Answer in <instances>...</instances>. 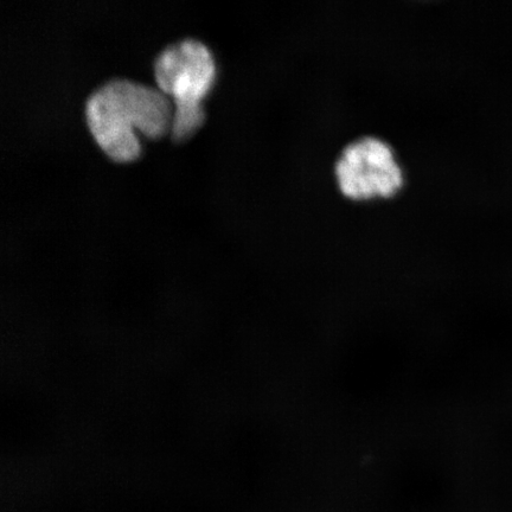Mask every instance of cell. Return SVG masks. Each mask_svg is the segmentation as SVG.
I'll return each mask as SVG.
<instances>
[{"label":"cell","instance_id":"cell-3","mask_svg":"<svg viewBox=\"0 0 512 512\" xmlns=\"http://www.w3.org/2000/svg\"><path fill=\"white\" fill-rule=\"evenodd\" d=\"M339 191L352 201L394 197L405 184L403 170L388 143L363 137L350 143L336 160Z\"/></svg>","mask_w":512,"mask_h":512},{"label":"cell","instance_id":"cell-1","mask_svg":"<svg viewBox=\"0 0 512 512\" xmlns=\"http://www.w3.org/2000/svg\"><path fill=\"white\" fill-rule=\"evenodd\" d=\"M171 102L159 88L112 79L86 101V121L96 144L114 162H132L142 153L136 131L147 139L170 132Z\"/></svg>","mask_w":512,"mask_h":512},{"label":"cell","instance_id":"cell-2","mask_svg":"<svg viewBox=\"0 0 512 512\" xmlns=\"http://www.w3.org/2000/svg\"><path fill=\"white\" fill-rule=\"evenodd\" d=\"M157 86L174 101L171 137L181 143L206 119L202 101L215 85L216 63L206 44L185 38L164 48L155 60Z\"/></svg>","mask_w":512,"mask_h":512}]
</instances>
